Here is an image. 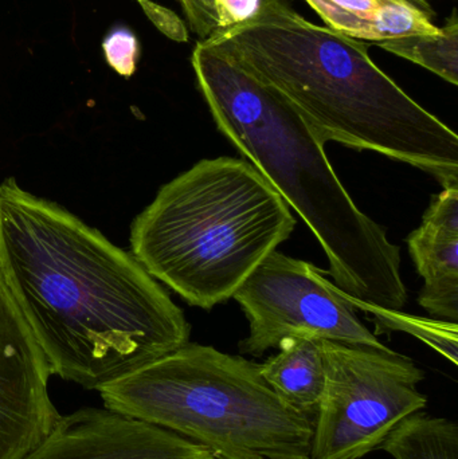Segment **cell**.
<instances>
[{"instance_id": "obj_1", "label": "cell", "mask_w": 458, "mask_h": 459, "mask_svg": "<svg viewBox=\"0 0 458 459\" xmlns=\"http://www.w3.org/2000/svg\"><path fill=\"white\" fill-rule=\"evenodd\" d=\"M0 277L51 375L97 390L190 342L134 254L58 204L0 185Z\"/></svg>"}, {"instance_id": "obj_2", "label": "cell", "mask_w": 458, "mask_h": 459, "mask_svg": "<svg viewBox=\"0 0 458 459\" xmlns=\"http://www.w3.org/2000/svg\"><path fill=\"white\" fill-rule=\"evenodd\" d=\"M204 42L281 96L324 144L381 153L458 187V136L368 56L367 45L312 23L287 0Z\"/></svg>"}, {"instance_id": "obj_3", "label": "cell", "mask_w": 458, "mask_h": 459, "mask_svg": "<svg viewBox=\"0 0 458 459\" xmlns=\"http://www.w3.org/2000/svg\"><path fill=\"white\" fill-rule=\"evenodd\" d=\"M199 91L223 136L312 230L335 285L358 301L401 310L408 290L400 247L363 214L309 124L230 56L199 40L191 56Z\"/></svg>"}, {"instance_id": "obj_4", "label": "cell", "mask_w": 458, "mask_h": 459, "mask_svg": "<svg viewBox=\"0 0 458 459\" xmlns=\"http://www.w3.org/2000/svg\"><path fill=\"white\" fill-rule=\"evenodd\" d=\"M276 188L244 159H204L160 188L134 221L132 254L183 299L212 309L292 234Z\"/></svg>"}, {"instance_id": "obj_5", "label": "cell", "mask_w": 458, "mask_h": 459, "mask_svg": "<svg viewBox=\"0 0 458 459\" xmlns=\"http://www.w3.org/2000/svg\"><path fill=\"white\" fill-rule=\"evenodd\" d=\"M99 393L107 409L185 437L217 459L311 455V418L272 390L260 364L209 345L187 342Z\"/></svg>"}, {"instance_id": "obj_6", "label": "cell", "mask_w": 458, "mask_h": 459, "mask_svg": "<svg viewBox=\"0 0 458 459\" xmlns=\"http://www.w3.org/2000/svg\"><path fill=\"white\" fill-rule=\"evenodd\" d=\"M325 385L311 459H359L381 447L405 418L422 411L425 372L395 351L322 340Z\"/></svg>"}, {"instance_id": "obj_7", "label": "cell", "mask_w": 458, "mask_h": 459, "mask_svg": "<svg viewBox=\"0 0 458 459\" xmlns=\"http://www.w3.org/2000/svg\"><path fill=\"white\" fill-rule=\"evenodd\" d=\"M233 299L250 325L249 336L238 344L242 355L260 358L296 334L392 351L366 328L349 294L323 270L277 250L253 270Z\"/></svg>"}, {"instance_id": "obj_8", "label": "cell", "mask_w": 458, "mask_h": 459, "mask_svg": "<svg viewBox=\"0 0 458 459\" xmlns=\"http://www.w3.org/2000/svg\"><path fill=\"white\" fill-rule=\"evenodd\" d=\"M51 371L0 277V459H21L61 414L48 394Z\"/></svg>"}, {"instance_id": "obj_9", "label": "cell", "mask_w": 458, "mask_h": 459, "mask_svg": "<svg viewBox=\"0 0 458 459\" xmlns=\"http://www.w3.org/2000/svg\"><path fill=\"white\" fill-rule=\"evenodd\" d=\"M21 459H217L166 429L107 409L59 417L50 433Z\"/></svg>"}, {"instance_id": "obj_10", "label": "cell", "mask_w": 458, "mask_h": 459, "mask_svg": "<svg viewBox=\"0 0 458 459\" xmlns=\"http://www.w3.org/2000/svg\"><path fill=\"white\" fill-rule=\"evenodd\" d=\"M409 253L424 278L419 302L430 315L458 320V187L433 198L421 226L408 237Z\"/></svg>"}, {"instance_id": "obj_11", "label": "cell", "mask_w": 458, "mask_h": 459, "mask_svg": "<svg viewBox=\"0 0 458 459\" xmlns=\"http://www.w3.org/2000/svg\"><path fill=\"white\" fill-rule=\"evenodd\" d=\"M325 27L346 37L382 42L417 34H435L430 5L417 0H306Z\"/></svg>"}, {"instance_id": "obj_12", "label": "cell", "mask_w": 458, "mask_h": 459, "mask_svg": "<svg viewBox=\"0 0 458 459\" xmlns=\"http://www.w3.org/2000/svg\"><path fill=\"white\" fill-rule=\"evenodd\" d=\"M277 348V355L260 364L261 375L288 406L312 420L325 385L322 340L296 334Z\"/></svg>"}, {"instance_id": "obj_13", "label": "cell", "mask_w": 458, "mask_h": 459, "mask_svg": "<svg viewBox=\"0 0 458 459\" xmlns=\"http://www.w3.org/2000/svg\"><path fill=\"white\" fill-rule=\"evenodd\" d=\"M381 447L394 459H458V426L416 412L398 423Z\"/></svg>"}, {"instance_id": "obj_14", "label": "cell", "mask_w": 458, "mask_h": 459, "mask_svg": "<svg viewBox=\"0 0 458 459\" xmlns=\"http://www.w3.org/2000/svg\"><path fill=\"white\" fill-rule=\"evenodd\" d=\"M458 85V22L454 13L446 26L435 34L408 35L374 43Z\"/></svg>"}, {"instance_id": "obj_15", "label": "cell", "mask_w": 458, "mask_h": 459, "mask_svg": "<svg viewBox=\"0 0 458 459\" xmlns=\"http://www.w3.org/2000/svg\"><path fill=\"white\" fill-rule=\"evenodd\" d=\"M355 309L365 310L367 315H373L376 334L387 332H406L425 344L437 351L457 366L458 363V326L457 324L444 320H430L425 317H414L405 315L401 310H387L374 305L358 301L349 296Z\"/></svg>"}, {"instance_id": "obj_16", "label": "cell", "mask_w": 458, "mask_h": 459, "mask_svg": "<svg viewBox=\"0 0 458 459\" xmlns=\"http://www.w3.org/2000/svg\"><path fill=\"white\" fill-rule=\"evenodd\" d=\"M102 51L107 64L121 77L129 78L136 73L140 42L129 27H113L102 40Z\"/></svg>"}, {"instance_id": "obj_17", "label": "cell", "mask_w": 458, "mask_h": 459, "mask_svg": "<svg viewBox=\"0 0 458 459\" xmlns=\"http://www.w3.org/2000/svg\"><path fill=\"white\" fill-rule=\"evenodd\" d=\"M264 0H214L217 30L246 23L257 16Z\"/></svg>"}, {"instance_id": "obj_18", "label": "cell", "mask_w": 458, "mask_h": 459, "mask_svg": "<svg viewBox=\"0 0 458 459\" xmlns=\"http://www.w3.org/2000/svg\"><path fill=\"white\" fill-rule=\"evenodd\" d=\"M151 22L167 37L177 42H187L188 32L177 13L152 0H136Z\"/></svg>"}, {"instance_id": "obj_19", "label": "cell", "mask_w": 458, "mask_h": 459, "mask_svg": "<svg viewBox=\"0 0 458 459\" xmlns=\"http://www.w3.org/2000/svg\"><path fill=\"white\" fill-rule=\"evenodd\" d=\"M179 3L190 22L191 30L201 40L207 39L217 31L214 0H179Z\"/></svg>"}, {"instance_id": "obj_20", "label": "cell", "mask_w": 458, "mask_h": 459, "mask_svg": "<svg viewBox=\"0 0 458 459\" xmlns=\"http://www.w3.org/2000/svg\"><path fill=\"white\" fill-rule=\"evenodd\" d=\"M281 459H311V458L307 457V455H296V457H287V458H281Z\"/></svg>"}, {"instance_id": "obj_21", "label": "cell", "mask_w": 458, "mask_h": 459, "mask_svg": "<svg viewBox=\"0 0 458 459\" xmlns=\"http://www.w3.org/2000/svg\"><path fill=\"white\" fill-rule=\"evenodd\" d=\"M417 2L425 3V4H429V3H428V0H417Z\"/></svg>"}]
</instances>
